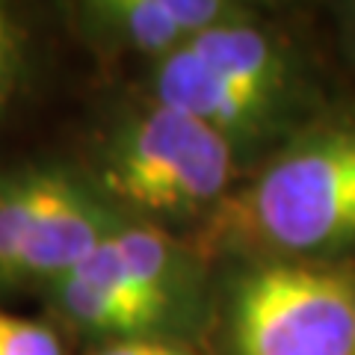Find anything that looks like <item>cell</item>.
Masks as SVG:
<instances>
[{
  "label": "cell",
  "instance_id": "6da1fadb",
  "mask_svg": "<svg viewBox=\"0 0 355 355\" xmlns=\"http://www.w3.org/2000/svg\"><path fill=\"white\" fill-rule=\"evenodd\" d=\"M146 98L219 133L246 172L335 107L302 36L254 6L154 62Z\"/></svg>",
  "mask_w": 355,
  "mask_h": 355
},
{
  "label": "cell",
  "instance_id": "7a4b0ae2",
  "mask_svg": "<svg viewBox=\"0 0 355 355\" xmlns=\"http://www.w3.org/2000/svg\"><path fill=\"white\" fill-rule=\"evenodd\" d=\"M214 261H355V116L338 104L240 178L190 237Z\"/></svg>",
  "mask_w": 355,
  "mask_h": 355
},
{
  "label": "cell",
  "instance_id": "3957f363",
  "mask_svg": "<svg viewBox=\"0 0 355 355\" xmlns=\"http://www.w3.org/2000/svg\"><path fill=\"white\" fill-rule=\"evenodd\" d=\"M80 175L119 216L196 231L246 166L202 121L146 98L101 128Z\"/></svg>",
  "mask_w": 355,
  "mask_h": 355
},
{
  "label": "cell",
  "instance_id": "277c9868",
  "mask_svg": "<svg viewBox=\"0 0 355 355\" xmlns=\"http://www.w3.org/2000/svg\"><path fill=\"white\" fill-rule=\"evenodd\" d=\"M219 329L225 355H349L355 261H228Z\"/></svg>",
  "mask_w": 355,
  "mask_h": 355
},
{
  "label": "cell",
  "instance_id": "5b68a950",
  "mask_svg": "<svg viewBox=\"0 0 355 355\" xmlns=\"http://www.w3.org/2000/svg\"><path fill=\"white\" fill-rule=\"evenodd\" d=\"M246 9L234 0H83L69 9V24L101 60H142L151 69Z\"/></svg>",
  "mask_w": 355,
  "mask_h": 355
},
{
  "label": "cell",
  "instance_id": "8992f818",
  "mask_svg": "<svg viewBox=\"0 0 355 355\" xmlns=\"http://www.w3.org/2000/svg\"><path fill=\"white\" fill-rule=\"evenodd\" d=\"M121 216L110 207L80 169L42 163L39 210L21 263L18 291L44 293L92 254Z\"/></svg>",
  "mask_w": 355,
  "mask_h": 355
},
{
  "label": "cell",
  "instance_id": "52a82bcc",
  "mask_svg": "<svg viewBox=\"0 0 355 355\" xmlns=\"http://www.w3.org/2000/svg\"><path fill=\"white\" fill-rule=\"evenodd\" d=\"M42 296L51 314L83 338H95L101 343L139 338L184 340L172 317L121 272L113 252L107 249V240Z\"/></svg>",
  "mask_w": 355,
  "mask_h": 355
},
{
  "label": "cell",
  "instance_id": "ba28073f",
  "mask_svg": "<svg viewBox=\"0 0 355 355\" xmlns=\"http://www.w3.org/2000/svg\"><path fill=\"white\" fill-rule=\"evenodd\" d=\"M107 249L121 272L172 317L184 338L198 329L210 296V263L193 249L187 234L121 216L110 231Z\"/></svg>",
  "mask_w": 355,
  "mask_h": 355
},
{
  "label": "cell",
  "instance_id": "9c48e42d",
  "mask_svg": "<svg viewBox=\"0 0 355 355\" xmlns=\"http://www.w3.org/2000/svg\"><path fill=\"white\" fill-rule=\"evenodd\" d=\"M42 163L0 169V291H18L21 263L39 210Z\"/></svg>",
  "mask_w": 355,
  "mask_h": 355
},
{
  "label": "cell",
  "instance_id": "30bf717a",
  "mask_svg": "<svg viewBox=\"0 0 355 355\" xmlns=\"http://www.w3.org/2000/svg\"><path fill=\"white\" fill-rule=\"evenodd\" d=\"M33 71V39L15 9L0 3V113L24 92Z\"/></svg>",
  "mask_w": 355,
  "mask_h": 355
},
{
  "label": "cell",
  "instance_id": "8fae6325",
  "mask_svg": "<svg viewBox=\"0 0 355 355\" xmlns=\"http://www.w3.org/2000/svg\"><path fill=\"white\" fill-rule=\"evenodd\" d=\"M0 355H65L57 329L0 308Z\"/></svg>",
  "mask_w": 355,
  "mask_h": 355
},
{
  "label": "cell",
  "instance_id": "7c38bea8",
  "mask_svg": "<svg viewBox=\"0 0 355 355\" xmlns=\"http://www.w3.org/2000/svg\"><path fill=\"white\" fill-rule=\"evenodd\" d=\"M92 355H202L190 347V340H169V338H139V340H119L104 343Z\"/></svg>",
  "mask_w": 355,
  "mask_h": 355
},
{
  "label": "cell",
  "instance_id": "4fadbf2b",
  "mask_svg": "<svg viewBox=\"0 0 355 355\" xmlns=\"http://www.w3.org/2000/svg\"><path fill=\"white\" fill-rule=\"evenodd\" d=\"M343 42H347L349 60L355 65V6H349L347 12H343Z\"/></svg>",
  "mask_w": 355,
  "mask_h": 355
},
{
  "label": "cell",
  "instance_id": "5bb4252c",
  "mask_svg": "<svg viewBox=\"0 0 355 355\" xmlns=\"http://www.w3.org/2000/svg\"><path fill=\"white\" fill-rule=\"evenodd\" d=\"M349 355H355V335H352V349H349Z\"/></svg>",
  "mask_w": 355,
  "mask_h": 355
}]
</instances>
